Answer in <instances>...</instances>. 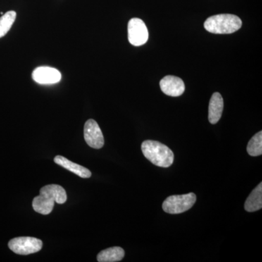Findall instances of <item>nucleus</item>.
Here are the masks:
<instances>
[{"label":"nucleus","mask_w":262,"mask_h":262,"mask_svg":"<svg viewBox=\"0 0 262 262\" xmlns=\"http://www.w3.org/2000/svg\"><path fill=\"white\" fill-rule=\"evenodd\" d=\"M128 40L132 46H143L149 39V32L145 23L140 18L130 19L127 25Z\"/></svg>","instance_id":"6"},{"label":"nucleus","mask_w":262,"mask_h":262,"mask_svg":"<svg viewBox=\"0 0 262 262\" xmlns=\"http://www.w3.org/2000/svg\"><path fill=\"white\" fill-rule=\"evenodd\" d=\"M262 208V183L255 188L245 203V209L248 212L257 211Z\"/></svg>","instance_id":"12"},{"label":"nucleus","mask_w":262,"mask_h":262,"mask_svg":"<svg viewBox=\"0 0 262 262\" xmlns=\"http://www.w3.org/2000/svg\"><path fill=\"white\" fill-rule=\"evenodd\" d=\"M160 86L164 94L172 97L182 96L185 91L184 81L175 76H165L160 80Z\"/></svg>","instance_id":"9"},{"label":"nucleus","mask_w":262,"mask_h":262,"mask_svg":"<svg viewBox=\"0 0 262 262\" xmlns=\"http://www.w3.org/2000/svg\"><path fill=\"white\" fill-rule=\"evenodd\" d=\"M16 18V13L13 10L7 12L0 18V38L4 37L9 32Z\"/></svg>","instance_id":"14"},{"label":"nucleus","mask_w":262,"mask_h":262,"mask_svg":"<svg viewBox=\"0 0 262 262\" xmlns=\"http://www.w3.org/2000/svg\"><path fill=\"white\" fill-rule=\"evenodd\" d=\"M32 79L38 84H56L61 80V74L53 67H39L33 71Z\"/></svg>","instance_id":"8"},{"label":"nucleus","mask_w":262,"mask_h":262,"mask_svg":"<svg viewBox=\"0 0 262 262\" xmlns=\"http://www.w3.org/2000/svg\"><path fill=\"white\" fill-rule=\"evenodd\" d=\"M224 108V100L220 93L212 95L208 107V120L211 124H216L222 117Z\"/></svg>","instance_id":"10"},{"label":"nucleus","mask_w":262,"mask_h":262,"mask_svg":"<svg viewBox=\"0 0 262 262\" xmlns=\"http://www.w3.org/2000/svg\"><path fill=\"white\" fill-rule=\"evenodd\" d=\"M248 154L253 157L260 156L262 154V132L259 131L251 138L247 146Z\"/></svg>","instance_id":"15"},{"label":"nucleus","mask_w":262,"mask_h":262,"mask_svg":"<svg viewBox=\"0 0 262 262\" xmlns=\"http://www.w3.org/2000/svg\"><path fill=\"white\" fill-rule=\"evenodd\" d=\"M41 239L32 237H18L10 239L8 247L19 255H29L39 252L42 248Z\"/></svg>","instance_id":"5"},{"label":"nucleus","mask_w":262,"mask_h":262,"mask_svg":"<svg viewBox=\"0 0 262 262\" xmlns=\"http://www.w3.org/2000/svg\"><path fill=\"white\" fill-rule=\"evenodd\" d=\"M125 256V251L120 247H112L103 250L98 253L97 261L99 262L120 261Z\"/></svg>","instance_id":"13"},{"label":"nucleus","mask_w":262,"mask_h":262,"mask_svg":"<svg viewBox=\"0 0 262 262\" xmlns=\"http://www.w3.org/2000/svg\"><path fill=\"white\" fill-rule=\"evenodd\" d=\"M67 201L64 188L58 184H49L41 188L39 195L33 200L32 207L37 213L48 215L53 211L55 203L63 204Z\"/></svg>","instance_id":"1"},{"label":"nucleus","mask_w":262,"mask_h":262,"mask_svg":"<svg viewBox=\"0 0 262 262\" xmlns=\"http://www.w3.org/2000/svg\"><path fill=\"white\" fill-rule=\"evenodd\" d=\"M242 27V20L238 16L232 14L213 15L207 18L204 23L205 29L213 34H232Z\"/></svg>","instance_id":"3"},{"label":"nucleus","mask_w":262,"mask_h":262,"mask_svg":"<svg viewBox=\"0 0 262 262\" xmlns=\"http://www.w3.org/2000/svg\"><path fill=\"white\" fill-rule=\"evenodd\" d=\"M141 151L146 159L157 166L168 168L173 163V151L159 141H144L141 144Z\"/></svg>","instance_id":"2"},{"label":"nucleus","mask_w":262,"mask_h":262,"mask_svg":"<svg viewBox=\"0 0 262 262\" xmlns=\"http://www.w3.org/2000/svg\"><path fill=\"white\" fill-rule=\"evenodd\" d=\"M54 162L60 166L63 167L67 170L72 172V173H75L76 175L78 176L81 178L89 179L92 175L91 170H89V169L84 168V167L78 165V164L73 163V162L70 161V160L67 159L64 157L61 156V155H57L56 158H54Z\"/></svg>","instance_id":"11"},{"label":"nucleus","mask_w":262,"mask_h":262,"mask_svg":"<svg viewBox=\"0 0 262 262\" xmlns=\"http://www.w3.org/2000/svg\"><path fill=\"white\" fill-rule=\"evenodd\" d=\"M196 200L195 194L192 192L181 195H171L163 202V209L170 214H179L192 208Z\"/></svg>","instance_id":"4"},{"label":"nucleus","mask_w":262,"mask_h":262,"mask_svg":"<svg viewBox=\"0 0 262 262\" xmlns=\"http://www.w3.org/2000/svg\"><path fill=\"white\" fill-rule=\"evenodd\" d=\"M84 138L88 145L94 149H99L104 145L102 131L97 122L90 119L84 124Z\"/></svg>","instance_id":"7"}]
</instances>
